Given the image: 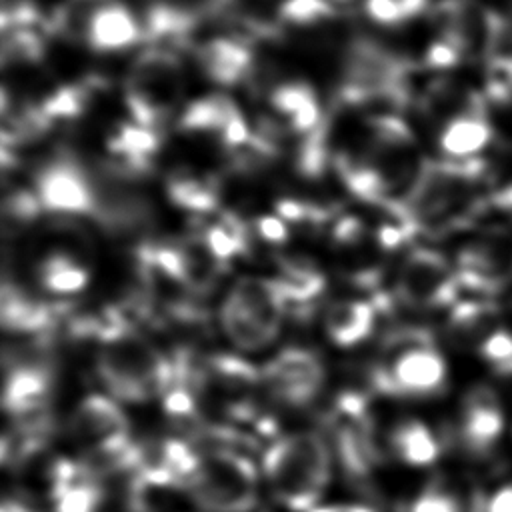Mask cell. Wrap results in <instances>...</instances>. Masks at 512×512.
Wrapping results in <instances>:
<instances>
[{
	"mask_svg": "<svg viewBox=\"0 0 512 512\" xmlns=\"http://www.w3.org/2000/svg\"><path fill=\"white\" fill-rule=\"evenodd\" d=\"M96 342V374L108 396L126 404L162 398L174 370L172 356L116 312L98 332Z\"/></svg>",
	"mask_w": 512,
	"mask_h": 512,
	"instance_id": "6da1fadb",
	"label": "cell"
},
{
	"mask_svg": "<svg viewBox=\"0 0 512 512\" xmlns=\"http://www.w3.org/2000/svg\"><path fill=\"white\" fill-rule=\"evenodd\" d=\"M484 178L486 164L478 158L424 162L400 206L416 234H446L478 212Z\"/></svg>",
	"mask_w": 512,
	"mask_h": 512,
	"instance_id": "7a4b0ae2",
	"label": "cell"
},
{
	"mask_svg": "<svg viewBox=\"0 0 512 512\" xmlns=\"http://www.w3.org/2000/svg\"><path fill=\"white\" fill-rule=\"evenodd\" d=\"M334 454L326 436L310 430L272 440L262 454V478L286 510L312 512L328 490Z\"/></svg>",
	"mask_w": 512,
	"mask_h": 512,
	"instance_id": "3957f363",
	"label": "cell"
},
{
	"mask_svg": "<svg viewBox=\"0 0 512 512\" xmlns=\"http://www.w3.org/2000/svg\"><path fill=\"white\" fill-rule=\"evenodd\" d=\"M370 382L396 398L432 396L446 382V360L426 330L402 328L380 346Z\"/></svg>",
	"mask_w": 512,
	"mask_h": 512,
	"instance_id": "277c9868",
	"label": "cell"
},
{
	"mask_svg": "<svg viewBox=\"0 0 512 512\" xmlns=\"http://www.w3.org/2000/svg\"><path fill=\"white\" fill-rule=\"evenodd\" d=\"M286 312L288 302L272 278L242 276L226 290L218 318L234 348L258 352L278 338Z\"/></svg>",
	"mask_w": 512,
	"mask_h": 512,
	"instance_id": "5b68a950",
	"label": "cell"
},
{
	"mask_svg": "<svg viewBox=\"0 0 512 512\" xmlns=\"http://www.w3.org/2000/svg\"><path fill=\"white\" fill-rule=\"evenodd\" d=\"M68 432L84 464L94 472L130 470L138 458L140 446L132 440L130 422L120 402L108 394L82 398L70 416Z\"/></svg>",
	"mask_w": 512,
	"mask_h": 512,
	"instance_id": "8992f818",
	"label": "cell"
},
{
	"mask_svg": "<svg viewBox=\"0 0 512 512\" xmlns=\"http://www.w3.org/2000/svg\"><path fill=\"white\" fill-rule=\"evenodd\" d=\"M262 472L244 454L224 446L200 450L184 494L202 512H252Z\"/></svg>",
	"mask_w": 512,
	"mask_h": 512,
	"instance_id": "52a82bcc",
	"label": "cell"
},
{
	"mask_svg": "<svg viewBox=\"0 0 512 512\" xmlns=\"http://www.w3.org/2000/svg\"><path fill=\"white\" fill-rule=\"evenodd\" d=\"M186 74L178 54L166 46H148L130 64L124 80V104L130 120L160 130L178 110Z\"/></svg>",
	"mask_w": 512,
	"mask_h": 512,
	"instance_id": "ba28073f",
	"label": "cell"
},
{
	"mask_svg": "<svg viewBox=\"0 0 512 512\" xmlns=\"http://www.w3.org/2000/svg\"><path fill=\"white\" fill-rule=\"evenodd\" d=\"M50 26L60 38L98 54L128 50L144 36L142 22L122 0H62Z\"/></svg>",
	"mask_w": 512,
	"mask_h": 512,
	"instance_id": "9c48e42d",
	"label": "cell"
},
{
	"mask_svg": "<svg viewBox=\"0 0 512 512\" xmlns=\"http://www.w3.org/2000/svg\"><path fill=\"white\" fill-rule=\"evenodd\" d=\"M30 190L42 212L60 218L98 220L102 202L100 174L90 170L72 150H54L38 162Z\"/></svg>",
	"mask_w": 512,
	"mask_h": 512,
	"instance_id": "30bf717a",
	"label": "cell"
},
{
	"mask_svg": "<svg viewBox=\"0 0 512 512\" xmlns=\"http://www.w3.org/2000/svg\"><path fill=\"white\" fill-rule=\"evenodd\" d=\"M52 378V368L42 356L8 358L2 404L12 420V432L38 448L50 434Z\"/></svg>",
	"mask_w": 512,
	"mask_h": 512,
	"instance_id": "8fae6325",
	"label": "cell"
},
{
	"mask_svg": "<svg viewBox=\"0 0 512 512\" xmlns=\"http://www.w3.org/2000/svg\"><path fill=\"white\" fill-rule=\"evenodd\" d=\"M326 440L338 466L350 478H368L378 460L374 422L358 394H342L326 416Z\"/></svg>",
	"mask_w": 512,
	"mask_h": 512,
	"instance_id": "7c38bea8",
	"label": "cell"
},
{
	"mask_svg": "<svg viewBox=\"0 0 512 512\" xmlns=\"http://www.w3.org/2000/svg\"><path fill=\"white\" fill-rule=\"evenodd\" d=\"M32 280L48 298L80 294L92 280L88 244L72 230H54L32 256Z\"/></svg>",
	"mask_w": 512,
	"mask_h": 512,
	"instance_id": "4fadbf2b",
	"label": "cell"
},
{
	"mask_svg": "<svg viewBox=\"0 0 512 512\" xmlns=\"http://www.w3.org/2000/svg\"><path fill=\"white\" fill-rule=\"evenodd\" d=\"M438 36L446 40L460 58L478 60L496 56L506 38V22L478 0H440L432 12Z\"/></svg>",
	"mask_w": 512,
	"mask_h": 512,
	"instance_id": "5bb4252c",
	"label": "cell"
},
{
	"mask_svg": "<svg viewBox=\"0 0 512 512\" xmlns=\"http://www.w3.org/2000/svg\"><path fill=\"white\" fill-rule=\"evenodd\" d=\"M460 290L456 266L432 248L410 250L394 276V296L410 310L454 306Z\"/></svg>",
	"mask_w": 512,
	"mask_h": 512,
	"instance_id": "9a60e30c",
	"label": "cell"
},
{
	"mask_svg": "<svg viewBox=\"0 0 512 512\" xmlns=\"http://www.w3.org/2000/svg\"><path fill=\"white\" fill-rule=\"evenodd\" d=\"M260 378L268 400L288 410H302L314 404L322 394L326 366L314 350L288 346L264 362Z\"/></svg>",
	"mask_w": 512,
	"mask_h": 512,
	"instance_id": "2e32d148",
	"label": "cell"
},
{
	"mask_svg": "<svg viewBox=\"0 0 512 512\" xmlns=\"http://www.w3.org/2000/svg\"><path fill=\"white\" fill-rule=\"evenodd\" d=\"M268 118L262 120L260 128L276 136L290 132L304 138L326 124L320 98L316 90L298 78L278 80L268 88Z\"/></svg>",
	"mask_w": 512,
	"mask_h": 512,
	"instance_id": "e0dca14e",
	"label": "cell"
},
{
	"mask_svg": "<svg viewBox=\"0 0 512 512\" xmlns=\"http://www.w3.org/2000/svg\"><path fill=\"white\" fill-rule=\"evenodd\" d=\"M460 288L490 294L512 282V240L484 236L462 246L456 260Z\"/></svg>",
	"mask_w": 512,
	"mask_h": 512,
	"instance_id": "ac0fdd59",
	"label": "cell"
},
{
	"mask_svg": "<svg viewBox=\"0 0 512 512\" xmlns=\"http://www.w3.org/2000/svg\"><path fill=\"white\" fill-rule=\"evenodd\" d=\"M196 62L210 82L236 86L254 74L256 54L244 36L216 34L196 46Z\"/></svg>",
	"mask_w": 512,
	"mask_h": 512,
	"instance_id": "d6986e66",
	"label": "cell"
},
{
	"mask_svg": "<svg viewBox=\"0 0 512 512\" xmlns=\"http://www.w3.org/2000/svg\"><path fill=\"white\" fill-rule=\"evenodd\" d=\"M48 502L52 512H102L104 490L84 462L60 460L50 468Z\"/></svg>",
	"mask_w": 512,
	"mask_h": 512,
	"instance_id": "ffe728a7",
	"label": "cell"
},
{
	"mask_svg": "<svg viewBox=\"0 0 512 512\" xmlns=\"http://www.w3.org/2000/svg\"><path fill=\"white\" fill-rule=\"evenodd\" d=\"M0 322L14 336L40 338L56 326L58 312L50 300L6 278L0 294Z\"/></svg>",
	"mask_w": 512,
	"mask_h": 512,
	"instance_id": "44dd1931",
	"label": "cell"
},
{
	"mask_svg": "<svg viewBox=\"0 0 512 512\" xmlns=\"http://www.w3.org/2000/svg\"><path fill=\"white\" fill-rule=\"evenodd\" d=\"M504 430V412L498 396L486 386H474L460 410V438L474 454L490 452Z\"/></svg>",
	"mask_w": 512,
	"mask_h": 512,
	"instance_id": "7402d4cb",
	"label": "cell"
},
{
	"mask_svg": "<svg viewBox=\"0 0 512 512\" xmlns=\"http://www.w3.org/2000/svg\"><path fill=\"white\" fill-rule=\"evenodd\" d=\"M242 114L238 104L224 94H208L192 100L178 114V130L192 138L214 142L222 150L230 124Z\"/></svg>",
	"mask_w": 512,
	"mask_h": 512,
	"instance_id": "603a6c76",
	"label": "cell"
},
{
	"mask_svg": "<svg viewBox=\"0 0 512 512\" xmlns=\"http://www.w3.org/2000/svg\"><path fill=\"white\" fill-rule=\"evenodd\" d=\"M378 310L368 298L344 296L332 300L324 310V330L340 348H352L372 336Z\"/></svg>",
	"mask_w": 512,
	"mask_h": 512,
	"instance_id": "cb8c5ba5",
	"label": "cell"
},
{
	"mask_svg": "<svg viewBox=\"0 0 512 512\" xmlns=\"http://www.w3.org/2000/svg\"><path fill=\"white\" fill-rule=\"evenodd\" d=\"M170 202L194 216L206 218L220 210V182L210 174L192 168H178L166 178Z\"/></svg>",
	"mask_w": 512,
	"mask_h": 512,
	"instance_id": "d4e9b609",
	"label": "cell"
},
{
	"mask_svg": "<svg viewBox=\"0 0 512 512\" xmlns=\"http://www.w3.org/2000/svg\"><path fill=\"white\" fill-rule=\"evenodd\" d=\"M340 20V12L330 0H282L276 8L280 32L318 38L328 34Z\"/></svg>",
	"mask_w": 512,
	"mask_h": 512,
	"instance_id": "484cf974",
	"label": "cell"
},
{
	"mask_svg": "<svg viewBox=\"0 0 512 512\" xmlns=\"http://www.w3.org/2000/svg\"><path fill=\"white\" fill-rule=\"evenodd\" d=\"M492 140V128L484 110L462 112L446 120L438 134V146L450 160H464L478 154Z\"/></svg>",
	"mask_w": 512,
	"mask_h": 512,
	"instance_id": "4316f807",
	"label": "cell"
},
{
	"mask_svg": "<svg viewBox=\"0 0 512 512\" xmlns=\"http://www.w3.org/2000/svg\"><path fill=\"white\" fill-rule=\"evenodd\" d=\"M270 278L282 290L288 306H306L314 302L326 286L322 270L304 256H282L276 274Z\"/></svg>",
	"mask_w": 512,
	"mask_h": 512,
	"instance_id": "83f0119b",
	"label": "cell"
},
{
	"mask_svg": "<svg viewBox=\"0 0 512 512\" xmlns=\"http://www.w3.org/2000/svg\"><path fill=\"white\" fill-rule=\"evenodd\" d=\"M392 454L412 468L430 466L440 456V444L428 424L418 418H406L398 422L390 432Z\"/></svg>",
	"mask_w": 512,
	"mask_h": 512,
	"instance_id": "f1b7e54d",
	"label": "cell"
},
{
	"mask_svg": "<svg viewBox=\"0 0 512 512\" xmlns=\"http://www.w3.org/2000/svg\"><path fill=\"white\" fill-rule=\"evenodd\" d=\"M496 308L486 300H466L454 304L448 316V332L456 342H476L480 344L494 328Z\"/></svg>",
	"mask_w": 512,
	"mask_h": 512,
	"instance_id": "f546056e",
	"label": "cell"
},
{
	"mask_svg": "<svg viewBox=\"0 0 512 512\" xmlns=\"http://www.w3.org/2000/svg\"><path fill=\"white\" fill-rule=\"evenodd\" d=\"M46 54V36L38 24L2 30V66H36Z\"/></svg>",
	"mask_w": 512,
	"mask_h": 512,
	"instance_id": "4dcf8cb0",
	"label": "cell"
},
{
	"mask_svg": "<svg viewBox=\"0 0 512 512\" xmlns=\"http://www.w3.org/2000/svg\"><path fill=\"white\" fill-rule=\"evenodd\" d=\"M366 16L378 26H400L428 8V0H362Z\"/></svg>",
	"mask_w": 512,
	"mask_h": 512,
	"instance_id": "1f68e13d",
	"label": "cell"
},
{
	"mask_svg": "<svg viewBox=\"0 0 512 512\" xmlns=\"http://www.w3.org/2000/svg\"><path fill=\"white\" fill-rule=\"evenodd\" d=\"M484 92L496 104H512V54H496L486 62Z\"/></svg>",
	"mask_w": 512,
	"mask_h": 512,
	"instance_id": "d6a6232c",
	"label": "cell"
},
{
	"mask_svg": "<svg viewBox=\"0 0 512 512\" xmlns=\"http://www.w3.org/2000/svg\"><path fill=\"white\" fill-rule=\"evenodd\" d=\"M480 358L498 374H512V332L506 328H494L480 344Z\"/></svg>",
	"mask_w": 512,
	"mask_h": 512,
	"instance_id": "836d02e7",
	"label": "cell"
},
{
	"mask_svg": "<svg viewBox=\"0 0 512 512\" xmlns=\"http://www.w3.org/2000/svg\"><path fill=\"white\" fill-rule=\"evenodd\" d=\"M408 512H462L460 502L440 486H428L412 502Z\"/></svg>",
	"mask_w": 512,
	"mask_h": 512,
	"instance_id": "e575fe53",
	"label": "cell"
},
{
	"mask_svg": "<svg viewBox=\"0 0 512 512\" xmlns=\"http://www.w3.org/2000/svg\"><path fill=\"white\" fill-rule=\"evenodd\" d=\"M460 60V54L440 36H436V40H432L424 52V64L428 68H452Z\"/></svg>",
	"mask_w": 512,
	"mask_h": 512,
	"instance_id": "d590c367",
	"label": "cell"
},
{
	"mask_svg": "<svg viewBox=\"0 0 512 512\" xmlns=\"http://www.w3.org/2000/svg\"><path fill=\"white\" fill-rule=\"evenodd\" d=\"M486 512H512V484L502 486L490 496Z\"/></svg>",
	"mask_w": 512,
	"mask_h": 512,
	"instance_id": "8d00e7d4",
	"label": "cell"
},
{
	"mask_svg": "<svg viewBox=\"0 0 512 512\" xmlns=\"http://www.w3.org/2000/svg\"><path fill=\"white\" fill-rule=\"evenodd\" d=\"M2 512H38L28 498L22 496H6L2 504Z\"/></svg>",
	"mask_w": 512,
	"mask_h": 512,
	"instance_id": "74e56055",
	"label": "cell"
},
{
	"mask_svg": "<svg viewBox=\"0 0 512 512\" xmlns=\"http://www.w3.org/2000/svg\"><path fill=\"white\" fill-rule=\"evenodd\" d=\"M312 512H374L372 508L364 504H350V502H340V504H320Z\"/></svg>",
	"mask_w": 512,
	"mask_h": 512,
	"instance_id": "f35d334b",
	"label": "cell"
},
{
	"mask_svg": "<svg viewBox=\"0 0 512 512\" xmlns=\"http://www.w3.org/2000/svg\"><path fill=\"white\" fill-rule=\"evenodd\" d=\"M492 204L500 210H508L512 212V184H508L506 188L498 190L492 194Z\"/></svg>",
	"mask_w": 512,
	"mask_h": 512,
	"instance_id": "ab89813d",
	"label": "cell"
},
{
	"mask_svg": "<svg viewBox=\"0 0 512 512\" xmlns=\"http://www.w3.org/2000/svg\"><path fill=\"white\" fill-rule=\"evenodd\" d=\"M330 2H334V4H348V2H354V0H330Z\"/></svg>",
	"mask_w": 512,
	"mask_h": 512,
	"instance_id": "60d3db41",
	"label": "cell"
}]
</instances>
